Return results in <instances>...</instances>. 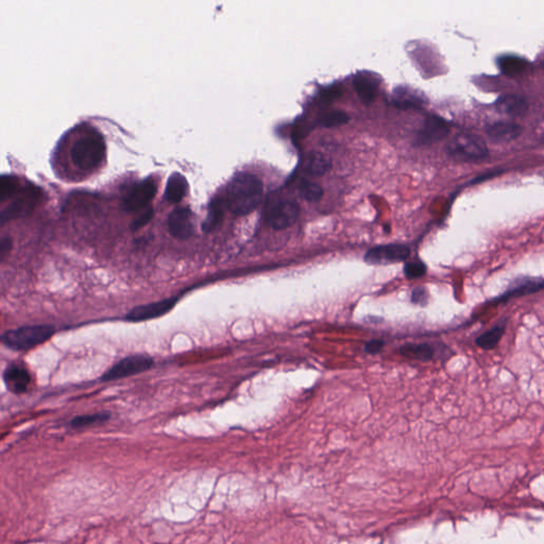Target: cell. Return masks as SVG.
<instances>
[{
	"instance_id": "cell-17",
	"label": "cell",
	"mask_w": 544,
	"mask_h": 544,
	"mask_svg": "<svg viewBox=\"0 0 544 544\" xmlns=\"http://www.w3.org/2000/svg\"><path fill=\"white\" fill-rule=\"evenodd\" d=\"M497 112L511 117H522L529 111V103L520 95H503L494 103Z\"/></svg>"
},
{
	"instance_id": "cell-14",
	"label": "cell",
	"mask_w": 544,
	"mask_h": 544,
	"mask_svg": "<svg viewBox=\"0 0 544 544\" xmlns=\"http://www.w3.org/2000/svg\"><path fill=\"white\" fill-rule=\"evenodd\" d=\"M542 288H544V279L542 278H517L509 285L508 289L499 299H497V302H505L524 294H534L539 292Z\"/></svg>"
},
{
	"instance_id": "cell-16",
	"label": "cell",
	"mask_w": 544,
	"mask_h": 544,
	"mask_svg": "<svg viewBox=\"0 0 544 544\" xmlns=\"http://www.w3.org/2000/svg\"><path fill=\"white\" fill-rule=\"evenodd\" d=\"M486 134L495 143H509L522 134V127L511 121H497L487 126Z\"/></svg>"
},
{
	"instance_id": "cell-25",
	"label": "cell",
	"mask_w": 544,
	"mask_h": 544,
	"mask_svg": "<svg viewBox=\"0 0 544 544\" xmlns=\"http://www.w3.org/2000/svg\"><path fill=\"white\" fill-rule=\"evenodd\" d=\"M298 192L304 200L310 201V202L319 201L324 196V188L316 182L306 180V179L300 182L299 186H298Z\"/></svg>"
},
{
	"instance_id": "cell-2",
	"label": "cell",
	"mask_w": 544,
	"mask_h": 544,
	"mask_svg": "<svg viewBox=\"0 0 544 544\" xmlns=\"http://www.w3.org/2000/svg\"><path fill=\"white\" fill-rule=\"evenodd\" d=\"M56 330L52 326H29L7 331L3 335L1 342L13 351H28L38 345L48 342L54 336Z\"/></svg>"
},
{
	"instance_id": "cell-11",
	"label": "cell",
	"mask_w": 544,
	"mask_h": 544,
	"mask_svg": "<svg viewBox=\"0 0 544 544\" xmlns=\"http://www.w3.org/2000/svg\"><path fill=\"white\" fill-rule=\"evenodd\" d=\"M450 133V123L441 117L428 116L416 136L418 145H432L441 141Z\"/></svg>"
},
{
	"instance_id": "cell-9",
	"label": "cell",
	"mask_w": 544,
	"mask_h": 544,
	"mask_svg": "<svg viewBox=\"0 0 544 544\" xmlns=\"http://www.w3.org/2000/svg\"><path fill=\"white\" fill-rule=\"evenodd\" d=\"M411 255L409 248L401 243L377 245L365 255V262L370 265H389L406 261Z\"/></svg>"
},
{
	"instance_id": "cell-5",
	"label": "cell",
	"mask_w": 544,
	"mask_h": 544,
	"mask_svg": "<svg viewBox=\"0 0 544 544\" xmlns=\"http://www.w3.org/2000/svg\"><path fill=\"white\" fill-rule=\"evenodd\" d=\"M40 199H42V190L40 188L36 186L22 188V190L14 197L9 206L1 211L0 215L1 225L31 214L40 202Z\"/></svg>"
},
{
	"instance_id": "cell-34",
	"label": "cell",
	"mask_w": 544,
	"mask_h": 544,
	"mask_svg": "<svg viewBox=\"0 0 544 544\" xmlns=\"http://www.w3.org/2000/svg\"><path fill=\"white\" fill-rule=\"evenodd\" d=\"M12 248V241L9 237H3L0 241V259H5L6 257L9 255L10 250Z\"/></svg>"
},
{
	"instance_id": "cell-26",
	"label": "cell",
	"mask_w": 544,
	"mask_h": 544,
	"mask_svg": "<svg viewBox=\"0 0 544 544\" xmlns=\"http://www.w3.org/2000/svg\"><path fill=\"white\" fill-rule=\"evenodd\" d=\"M20 181L13 176H3L0 179V199L1 202L13 199L22 190Z\"/></svg>"
},
{
	"instance_id": "cell-12",
	"label": "cell",
	"mask_w": 544,
	"mask_h": 544,
	"mask_svg": "<svg viewBox=\"0 0 544 544\" xmlns=\"http://www.w3.org/2000/svg\"><path fill=\"white\" fill-rule=\"evenodd\" d=\"M168 230L174 239L180 241L190 239L195 230L192 211L186 206L174 209L168 218Z\"/></svg>"
},
{
	"instance_id": "cell-6",
	"label": "cell",
	"mask_w": 544,
	"mask_h": 544,
	"mask_svg": "<svg viewBox=\"0 0 544 544\" xmlns=\"http://www.w3.org/2000/svg\"><path fill=\"white\" fill-rule=\"evenodd\" d=\"M300 212L301 210L296 201L275 200L266 208L265 220L273 230H285L297 221Z\"/></svg>"
},
{
	"instance_id": "cell-30",
	"label": "cell",
	"mask_w": 544,
	"mask_h": 544,
	"mask_svg": "<svg viewBox=\"0 0 544 544\" xmlns=\"http://www.w3.org/2000/svg\"><path fill=\"white\" fill-rule=\"evenodd\" d=\"M153 215L154 211L151 206L146 209L142 214H139V216L133 219V221H132L131 223V230L137 231L139 230V229L143 228V227H145V225H148V223L150 222V220L153 218Z\"/></svg>"
},
{
	"instance_id": "cell-13",
	"label": "cell",
	"mask_w": 544,
	"mask_h": 544,
	"mask_svg": "<svg viewBox=\"0 0 544 544\" xmlns=\"http://www.w3.org/2000/svg\"><path fill=\"white\" fill-rule=\"evenodd\" d=\"M355 91L364 103H371L379 93V78L377 75L367 70L357 73L353 78Z\"/></svg>"
},
{
	"instance_id": "cell-21",
	"label": "cell",
	"mask_w": 544,
	"mask_h": 544,
	"mask_svg": "<svg viewBox=\"0 0 544 544\" xmlns=\"http://www.w3.org/2000/svg\"><path fill=\"white\" fill-rule=\"evenodd\" d=\"M188 183L182 174H174L166 184L165 198L169 203H179L186 197Z\"/></svg>"
},
{
	"instance_id": "cell-4",
	"label": "cell",
	"mask_w": 544,
	"mask_h": 544,
	"mask_svg": "<svg viewBox=\"0 0 544 544\" xmlns=\"http://www.w3.org/2000/svg\"><path fill=\"white\" fill-rule=\"evenodd\" d=\"M451 158L460 162H476L488 156V148L480 136L474 134H458L446 146Z\"/></svg>"
},
{
	"instance_id": "cell-7",
	"label": "cell",
	"mask_w": 544,
	"mask_h": 544,
	"mask_svg": "<svg viewBox=\"0 0 544 544\" xmlns=\"http://www.w3.org/2000/svg\"><path fill=\"white\" fill-rule=\"evenodd\" d=\"M154 365L153 358L145 354L131 355L119 361L101 377V381H109L115 379L133 377L149 370Z\"/></svg>"
},
{
	"instance_id": "cell-33",
	"label": "cell",
	"mask_w": 544,
	"mask_h": 544,
	"mask_svg": "<svg viewBox=\"0 0 544 544\" xmlns=\"http://www.w3.org/2000/svg\"><path fill=\"white\" fill-rule=\"evenodd\" d=\"M384 346H385V342H384L383 340L375 339V340H371V342H369L368 344L365 346V351H366L368 354H377V353L381 352Z\"/></svg>"
},
{
	"instance_id": "cell-3",
	"label": "cell",
	"mask_w": 544,
	"mask_h": 544,
	"mask_svg": "<svg viewBox=\"0 0 544 544\" xmlns=\"http://www.w3.org/2000/svg\"><path fill=\"white\" fill-rule=\"evenodd\" d=\"M105 153V141L99 134H87L73 146L70 156L77 167L93 169L100 165Z\"/></svg>"
},
{
	"instance_id": "cell-18",
	"label": "cell",
	"mask_w": 544,
	"mask_h": 544,
	"mask_svg": "<svg viewBox=\"0 0 544 544\" xmlns=\"http://www.w3.org/2000/svg\"><path fill=\"white\" fill-rule=\"evenodd\" d=\"M393 99L395 107L402 109H420L425 103L420 93L407 86H400L395 89Z\"/></svg>"
},
{
	"instance_id": "cell-32",
	"label": "cell",
	"mask_w": 544,
	"mask_h": 544,
	"mask_svg": "<svg viewBox=\"0 0 544 544\" xmlns=\"http://www.w3.org/2000/svg\"><path fill=\"white\" fill-rule=\"evenodd\" d=\"M342 87L332 86L328 87L326 91H324V92L322 93V96L324 101H333L342 96Z\"/></svg>"
},
{
	"instance_id": "cell-23",
	"label": "cell",
	"mask_w": 544,
	"mask_h": 544,
	"mask_svg": "<svg viewBox=\"0 0 544 544\" xmlns=\"http://www.w3.org/2000/svg\"><path fill=\"white\" fill-rule=\"evenodd\" d=\"M506 322L505 320L504 322L497 324L491 330L487 331L486 333L478 337L475 340L476 346L484 349V350H492L493 348H495L504 335L505 330H506Z\"/></svg>"
},
{
	"instance_id": "cell-22",
	"label": "cell",
	"mask_w": 544,
	"mask_h": 544,
	"mask_svg": "<svg viewBox=\"0 0 544 544\" xmlns=\"http://www.w3.org/2000/svg\"><path fill=\"white\" fill-rule=\"evenodd\" d=\"M497 66L503 74L508 77H517L522 75L529 67V62L520 56L507 54L497 59Z\"/></svg>"
},
{
	"instance_id": "cell-19",
	"label": "cell",
	"mask_w": 544,
	"mask_h": 544,
	"mask_svg": "<svg viewBox=\"0 0 544 544\" xmlns=\"http://www.w3.org/2000/svg\"><path fill=\"white\" fill-rule=\"evenodd\" d=\"M332 167V161L322 152H310L304 158L303 169L312 176H324Z\"/></svg>"
},
{
	"instance_id": "cell-10",
	"label": "cell",
	"mask_w": 544,
	"mask_h": 544,
	"mask_svg": "<svg viewBox=\"0 0 544 544\" xmlns=\"http://www.w3.org/2000/svg\"><path fill=\"white\" fill-rule=\"evenodd\" d=\"M179 298H168L161 301L136 306L130 310L125 319L130 322H148L168 314L178 303Z\"/></svg>"
},
{
	"instance_id": "cell-27",
	"label": "cell",
	"mask_w": 544,
	"mask_h": 544,
	"mask_svg": "<svg viewBox=\"0 0 544 544\" xmlns=\"http://www.w3.org/2000/svg\"><path fill=\"white\" fill-rule=\"evenodd\" d=\"M109 419V414L100 413L92 414V415H82L74 418L72 422H70V425L74 428H82L89 425H95V424L103 423V422H107Z\"/></svg>"
},
{
	"instance_id": "cell-20",
	"label": "cell",
	"mask_w": 544,
	"mask_h": 544,
	"mask_svg": "<svg viewBox=\"0 0 544 544\" xmlns=\"http://www.w3.org/2000/svg\"><path fill=\"white\" fill-rule=\"evenodd\" d=\"M225 208H228V206H227L225 198L216 197L211 201L208 216L202 225V230L204 232L210 233L218 228L220 223L222 222Z\"/></svg>"
},
{
	"instance_id": "cell-8",
	"label": "cell",
	"mask_w": 544,
	"mask_h": 544,
	"mask_svg": "<svg viewBox=\"0 0 544 544\" xmlns=\"http://www.w3.org/2000/svg\"><path fill=\"white\" fill-rule=\"evenodd\" d=\"M156 182L151 179L134 184L123 196L121 208L127 213L137 212L146 208L156 197Z\"/></svg>"
},
{
	"instance_id": "cell-28",
	"label": "cell",
	"mask_w": 544,
	"mask_h": 544,
	"mask_svg": "<svg viewBox=\"0 0 544 544\" xmlns=\"http://www.w3.org/2000/svg\"><path fill=\"white\" fill-rule=\"evenodd\" d=\"M349 121H350V117L345 112L333 111L324 114L322 117L320 123L324 128H337L346 125Z\"/></svg>"
},
{
	"instance_id": "cell-31",
	"label": "cell",
	"mask_w": 544,
	"mask_h": 544,
	"mask_svg": "<svg viewBox=\"0 0 544 544\" xmlns=\"http://www.w3.org/2000/svg\"><path fill=\"white\" fill-rule=\"evenodd\" d=\"M428 300V294L425 288L417 287L413 290V294H411V301H413L414 303L420 304V305H425Z\"/></svg>"
},
{
	"instance_id": "cell-29",
	"label": "cell",
	"mask_w": 544,
	"mask_h": 544,
	"mask_svg": "<svg viewBox=\"0 0 544 544\" xmlns=\"http://www.w3.org/2000/svg\"><path fill=\"white\" fill-rule=\"evenodd\" d=\"M404 273L408 279H418L426 273L425 264L421 261L407 262L404 266Z\"/></svg>"
},
{
	"instance_id": "cell-24",
	"label": "cell",
	"mask_w": 544,
	"mask_h": 544,
	"mask_svg": "<svg viewBox=\"0 0 544 544\" xmlns=\"http://www.w3.org/2000/svg\"><path fill=\"white\" fill-rule=\"evenodd\" d=\"M400 352L407 358L419 359L422 361H428L433 358V347L428 344H407L404 345Z\"/></svg>"
},
{
	"instance_id": "cell-1",
	"label": "cell",
	"mask_w": 544,
	"mask_h": 544,
	"mask_svg": "<svg viewBox=\"0 0 544 544\" xmlns=\"http://www.w3.org/2000/svg\"><path fill=\"white\" fill-rule=\"evenodd\" d=\"M262 197L263 183L261 179L252 174H239L229 184L225 199L233 214L245 216L259 206Z\"/></svg>"
},
{
	"instance_id": "cell-15",
	"label": "cell",
	"mask_w": 544,
	"mask_h": 544,
	"mask_svg": "<svg viewBox=\"0 0 544 544\" xmlns=\"http://www.w3.org/2000/svg\"><path fill=\"white\" fill-rule=\"evenodd\" d=\"M3 381L11 393L20 395L27 391L31 375L25 367L17 364L10 365L3 372Z\"/></svg>"
}]
</instances>
